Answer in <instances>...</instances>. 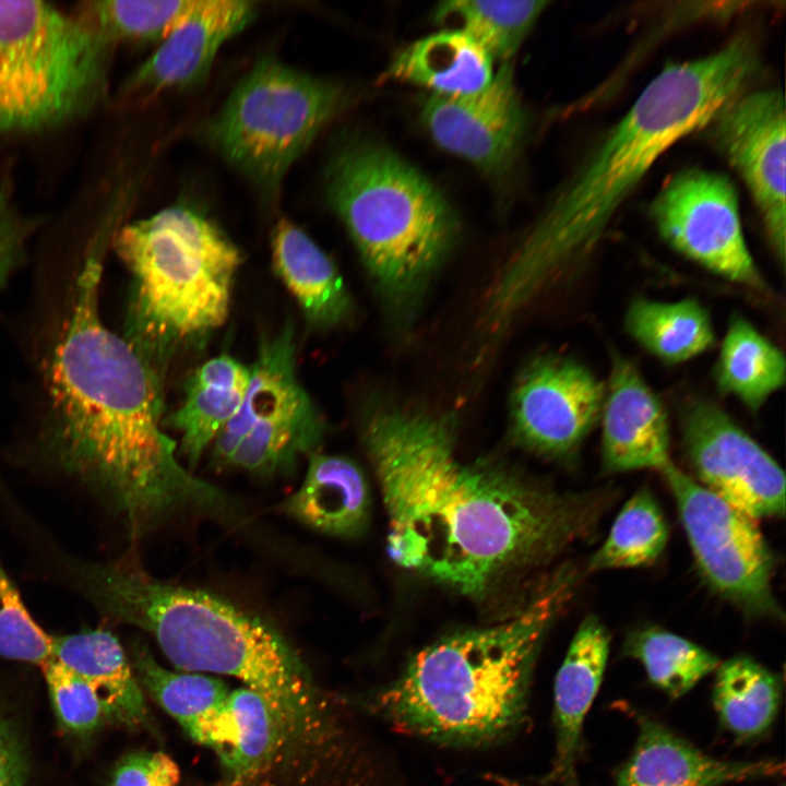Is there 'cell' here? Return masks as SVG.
<instances>
[{"mask_svg":"<svg viewBox=\"0 0 786 786\" xmlns=\"http://www.w3.org/2000/svg\"><path fill=\"white\" fill-rule=\"evenodd\" d=\"M453 421L391 403L367 409L362 439L400 567L471 597L593 534L610 497L561 495L456 454Z\"/></svg>","mask_w":786,"mask_h":786,"instance_id":"cell-1","label":"cell"},{"mask_svg":"<svg viewBox=\"0 0 786 786\" xmlns=\"http://www.w3.org/2000/svg\"><path fill=\"white\" fill-rule=\"evenodd\" d=\"M97 253L76 272L44 356V452L131 536L180 511H225L227 497L181 466L162 430L158 371L102 320Z\"/></svg>","mask_w":786,"mask_h":786,"instance_id":"cell-2","label":"cell"},{"mask_svg":"<svg viewBox=\"0 0 786 786\" xmlns=\"http://www.w3.org/2000/svg\"><path fill=\"white\" fill-rule=\"evenodd\" d=\"M760 70L757 45L739 34L705 57L671 63L596 143L561 186L500 272L509 294L534 299L596 248L617 210L676 142L701 131Z\"/></svg>","mask_w":786,"mask_h":786,"instance_id":"cell-3","label":"cell"},{"mask_svg":"<svg viewBox=\"0 0 786 786\" xmlns=\"http://www.w3.org/2000/svg\"><path fill=\"white\" fill-rule=\"evenodd\" d=\"M67 568L98 611L151 633L177 668L231 676L259 693L287 749L322 743L324 707L303 663L270 622L212 593L122 565L70 560Z\"/></svg>","mask_w":786,"mask_h":786,"instance_id":"cell-4","label":"cell"},{"mask_svg":"<svg viewBox=\"0 0 786 786\" xmlns=\"http://www.w3.org/2000/svg\"><path fill=\"white\" fill-rule=\"evenodd\" d=\"M579 584L562 568L513 618L421 650L368 706L395 727L453 746H481L524 720L535 659Z\"/></svg>","mask_w":786,"mask_h":786,"instance_id":"cell-5","label":"cell"},{"mask_svg":"<svg viewBox=\"0 0 786 786\" xmlns=\"http://www.w3.org/2000/svg\"><path fill=\"white\" fill-rule=\"evenodd\" d=\"M325 192L393 325L409 326L460 236L442 193L389 147L353 139L335 151Z\"/></svg>","mask_w":786,"mask_h":786,"instance_id":"cell-6","label":"cell"},{"mask_svg":"<svg viewBox=\"0 0 786 786\" xmlns=\"http://www.w3.org/2000/svg\"><path fill=\"white\" fill-rule=\"evenodd\" d=\"M114 246L131 274L124 337L157 371L225 323L241 253L201 211L166 207L123 226Z\"/></svg>","mask_w":786,"mask_h":786,"instance_id":"cell-7","label":"cell"},{"mask_svg":"<svg viewBox=\"0 0 786 786\" xmlns=\"http://www.w3.org/2000/svg\"><path fill=\"white\" fill-rule=\"evenodd\" d=\"M109 45L80 15L43 1H0V133L84 110L105 87Z\"/></svg>","mask_w":786,"mask_h":786,"instance_id":"cell-8","label":"cell"},{"mask_svg":"<svg viewBox=\"0 0 786 786\" xmlns=\"http://www.w3.org/2000/svg\"><path fill=\"white\" fill-rule=\"evenodd\" d=\"M343 103L338 84L263 57L238 82L205 134L231 166L272 196Z\"/></svg>","mask_w":786,"mask_h":786,"instance_id":"cell-9","label":"cell"},{"mask_svg":"<svg viewBox=\"0 0 786 786\" xmlns=\"http://www.w3.org/2000/svg\"><path fill=\"white\" fill-rule=\"evenodd\" d=\"M323 418L299 382L294 327L262 336L237 414L214 440V458L257 475L289 472L312 454Z\"/></svg>","mask_w":786,"mask_h":786,"instance_id":"cell-10","label":"cell"},{"mask_svg":"<svg viewBox=\"0 0 786 786\" xmlns=\"http://www.w3.org/2000/svg\"><path fill=\"white\" fill-rule=\"evenodd\" d=\"M659 473L674 496L707 585L745 614L782 619L772 591L774 558L755 520L707 490L674 462Z\"/></svg>","mask_w":786,"mask_h":786,"instance_id":"cell-11","label":"cell"},{"mask_svg":"<svg viewBox=\"0 0 786 786\" xmlns=\"http://www.w3.org/2000/svg\"><path fill=\"white\" fill-rule=\"evenodd\" d=\"M650 214L660 237L680 254L743 287L767 289L745 239L737 190L727 176L683 169L664 183Z\"/></svg>","mask_w":786,"mask_h":786,"instance_id":"cell-12","label":"cell"},{"mask_svg":"<svg viewBox=\"0 0 786 786\" xmlns=\"http://www.w3.org/2000/svg\"><path fill=\"white\" fill-rule=\"evenodd\" d=\"M740 175L778 263L786 250V114L782 91H745L702 129Z\"/></svg>","mask_w":786,"mask_h":786,"instance_id":"cell-13","label":"cell"},{"mask_svg":"<svg viewBox=\"0 0 786 786\" xmlns=\"http://www.w3.org/2000/svg\"><path fill=\"white\" fill-rule=\"evenodd\" d=\"M680 428L700 485L753 520L784 515L783 469L722 407L692 400Z\"/></svg>","mask_w":786,"mask_h":786,"instance_id":"cell-14","label":"cell"},{"mask_svg":"<svg viewBox=\"0 0 786 786\" xmlns=\"http://www.w3.org/2000/svg\"><path fill=\"white\" fill-rule=\"evenodd\" d=\"M605 384L583 364L545 355L521 372L510 398L511 430L525 449L568 460L600 420Z\"/></svg>","mask_w":786,"mask_h":786,"instance_id":"cell-15","label":"cell"},{"mask_svg":"<svg viewBox=\"0 0 786 786\" xmlns=\"http://www.w3.org/2000/svg\"><path fill=\"white\" fill-rule=\"evenodd\" d=\"M420 119L443 150L468 160L488 176L504 175L526 130L512 64L501 63L491 82L475 94H431L422 104Z\"/></svg>","mask_w":786,"mask_h":786,"instance_id":"cell-16","label":"cell"},{"mask_svg":"<svg viewBox=\"0 0 786 786\" xmlns=\"http://www.w3.org/2000/svg\"><path fill=\"white\" fill-rule=\"evenodd\" d=\"M602 458L607 473L672 463L666 409L636 366L614 355L600 415Z\"/></svg>","mask_w":786,"mask_h":786,"instance_id":"cell-17","label":"cell"},{"mask_svg":"<svg viewBox=\"0 0 786 786\" xmlns=\"http://www.w3.org/2000/svg\"><path fill=\"white\" fill-rule=\"evenodd\" d=\"M255 13L251 1L193 0L159 47L134 72L129 88L155 94L200 83L223 44L249 25Z\"/></svg>","mask_w":786,"mask_h":786,"instance_id":"cell-18","label":"cell"},{"mask_svg":"<svg viewBox=\"0 0 786 786\" xmlns=\"http://www.w3.org/2000/svg\"><path fill=\"white\" fill-rule=\"evenodd\" d=\"M784 763L712 758L664 725L639 717L634 750L617 775V786H723L783 774Z\"/></svg>","mask_w":786,"mask_h":786,"instance_id":"cell-19","label":"cell"},{"mask_svg":"<svg viewBox=\"0 0 786 786\" xmlns=\"http://www.w3.org/2000/svg\"><path fill=\"white\" fill-rule=\"evenodd\" d=\"M132 660L136 679L194 741L212 748L219 758L233 747L231 691L224 682L198 672L170 671L140 641L132 645Z\"/></svg>","mask_w":786,"mask_h":786,"instance_id":"cell-20","label":"cell"},{"mask_svg":"<svg viewBox=\"0 0 786 786\" xmlns=\"http://www.w3.org/2000/svg\"><path fill=\"white\" fill-rule=\"evenodd\" d=\"M610 634L594 615L580 624L555 681L556 753L549 779L575 785V765L585 716L606 668Z\"/></svg>","mask_w":786,"mask_h":786,"instance_id":"cell-21","label":"cell"},{"mask_svg":"<svg viewBox=\"0 0 786 786\" xmlns=\"http://www.w3.org/2000/svg\"><path fill=\"white\" fill-rule=\"evenodd\" d=\"M271 247L275 272L311 325L330 329L349 320L354 303L337 267L300 227L278 221Z\"/></svg>","mask_w":786,"mask_h":786,"instance_id":"cell-22","label":"cell"},{"mask_svg":"<svg viewBox=\"0 0 786 786\" xmlns=\"http://www.w3.org/2000/svg\"><path fill=\"white\" fill-rule=\"evenodd\" d=\"M493 59L465 32L453 28L428 35L398 51L385 79L413 83L437 95L464 96L484 90L493 78Z\"/></svg>","mask_w":786,"mask_h":786,"instance_id":"cell-23","label":"cell"},{"mask_svg":"<svg viewBox=\"0 0 786 786\" xmlns=\"http://www.w3.org/2000/svg\"><path fill=\"white\" fill-rule=\"evenodd\" d=\"M249 379L250 367L229 354L206 360L190 376L181 405L166 420L181 434L180 451L190 465L237 414Z\"/></svg>","mask_w":786,"mask_h":786,"instance_id":"cell-24","label":"cell"},{"mask_svg":"<svg viewBox=\"0 0 786 786\" xmlns=\"http://www.w3.org/2000/svg\"><path fill=\"white\" fill-rule=\"evenodd\" d=\"M52 659L87 681L104 702L109 719L146 726L148 713L122 645L105 629L52 636Z\"/></svg>","mask_w":786,"mask_h":786,"instance_id":"cell-25","label":"cell"},{"mask_svg":"<svg viewBox=\"0 0 786 786\" xmlns=\"http://www.w3.org/2000/svg\"><path fill=\"white\" fill-rule=\"evenodd\" d=\"M285 510L315 531L349 537L367 522L368 485L349 458L314 452L302 485L286 501Z\"/></svg>","mask_w":786,"mask_h":786,"instance_id":"cell-26","label":"cell"},{"mask_svg":"<svg viewBox=\"0 0 786 786\" xmlns=\"http://www.w3.org/2000/svg\"><path fill=\"white\" fill-rule=\"evenodd\" d=\"M714 379L722 394L736 397L750 412H758L785 384V356L750 321L733 315Z\"/></svg>","mask_w":786,"mask_h":786,"instance_id":"cell-27","label":"cell"},{"mask_svg":"<svg viewBox=\"0 0 786 786\" xmlns=\"http://www.w3.org/2000/svg\"><path fill=\"white\" fill-rule=\"evenodd\" d=\"M624 325L638 344L670 365L700 356L715 342L710 313L694 298L671 302L636 298L628 308Z\"/></svg>","mask_w":786,"mask_h":786,"instance_id":"cell-28","label":"cell"},{"mask_svg":"<svg viewBox=\"0 0 786 786\" xmlns=\"http://www.w3.org/2000/svg\"><path fill=\"white\" fill-rule=\"evenodd\" d=\"M782 695L778 676L747 656L716 669L713 703L722 725L739 740L764 734L775 719Z\"/></svg>","mask_w":786,"mask_h":786,"instance_id":"cell-29","label":"cell"},{"mask_svg":"<svg viewBox=\"0 0 786 786\" xmlns=\"http://www.w3.org/2000/svg\"><path fill=\"white\" fill-rule=\"evenodd\" d=\"M236 737L219 758L225 786H253L266 775L287 749L282 727L267 702L255 691L230 692Z\"/></svg>","mask_w":786,"mask_h":786,"instance_id":"cell-30","label":"cell"},{"mask_svg":"<svg viewBox=\"0 0 786 786\" xmlns=\"http://www.w3.org/2000/svg\"><path fill=\"white\" fill-rule=\"evenodd\" d=\"M549 1H444L437 5L434 17L441 23L454 22L458 29L478 41L502 63L516 53Z\"/></svg>","mask_w":786,"mask_h":786,"instance_id":"cell-31","label":"cell"},{"mask_svg":"<svg viewBox=\"0 0 786 786\" xmlns=\"http://www.w3.org/2000/svg\"><path fill=\"white\" fill-rule=\"evenodd\" d=\"M623 651L638 659L650 681L671 698L687 693L720 664L705 648L658 628L633 631Z\"/></svg>","mask_w":786,"mask_h":786,"instance_id":"cell-32","label":"cell"},{"mask_svg":"<svg viewBox=\"0 0 786 786\" xmlns=\"http://www.w3.org/2000/svg\"><path fill=\"white\" fill-rule=\"evenodd\" d=\"M668 535L659 504L648 489H641L623 504L587 568L597 571L647 565L662 555Z\"/></svg>","mask_w":786,"mask_h":786,"instance_id":"cell-33","label":"cell"},{"mask_svg":"<svg viewBox=\"0 0 786 786\" xmlns=\"http://www.w3.org/2000/svg\"><path fill=\"white\" fill-rule=\"evenodd\" d=\"M193 0L96 1L80 16L109 43L118 39L163 40L191 7Z\"/></svg>","mask_w":786,"mask_h":786,"instance_id":"cell-34","label":"cell"},{"mask_svg":"<svg viewBox=\"0 0 786 786\" xmlns=\"http://www.w3.org/2000/svg\"><path fill=\"white\" fill-rule=\"evenodd\" d=\"M0 656L40 666L52 656V636L32 617L1 562Z\"/></svg>","mask_w":786,"mask_h":786,"instance_id":"cell-35","label":"cell"},{"mask_svg":"<svg viewBox=\"0 0 786 786\" xmlns=\"http://www.w3.org/2000/svg\"><path fill=\"white\" fill-rule=\"evenodd\" d=\"M41 667L55 713L64 729L87 735L109 719L104 702L87 681L52 658Z\"/></svg>","mask_w":786,"mask_h":786,"instance_id":"cell-36","label":"cell"},{"mask_svg":"<svg viewBox=\"0 0 786 786\" xmlns=\"http://www.w3.org/2000/svg\"><path fill=\"white\" fill-rule=\"evenodd\" d=\"M180 770L162 751L129 753L116 765L110 786H179Z\"/></svg>","mask_w":786,"mask_h":786,"instance_id":"cell-37","label":"cell"},{"mask_svg":"<svg viewBox=\"0 0 786 786\" xmlns=\"http://www.w3.org/2000/svg\"><path fill=\"white\" fill-rule=\"evenodd\" d=\"M26 236V225L0 192V288L22 260Z\"/></svg>","mask_w":786,"mask_h":786,"instance_id":"cell-38","label":"cell"},{"mask_svg":"<svg viewBox=\"0 0 786 786\" xmlns=\"http://www.w3.org/2000/svg\"><path fill=\"white\" fill-rule=\"evenodd\" d=\"M0 786H26V765L21 743L1 713Z\"/></svg>","mask_w":786,"mask_h":786,"instance_id":"cell-39","label":"cell"},{"mask_svg":"<svg viewBox=\"0 0 786 786\" xmlns=\"http://www.w3.org/2000/svg\"><path fill=\"white\" fill-rule=\"evenodd\" d=\"M491 778H492V779L495 781V783L498 784L499 786H523V785L520 784L519 782L513 781V779H509V778L503 777V776L495 775V776H491Z\"/></svg>","mask_w":786,"mask_h":786,"instance_id":"cell-40","label":"cell"}]
</instances>
